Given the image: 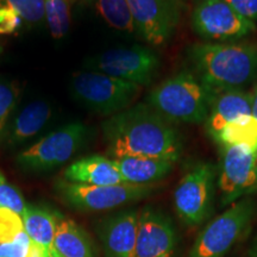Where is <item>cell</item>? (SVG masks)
<instances>
[{
	"instance_id": "6da1fadb",
	"label": "cell",
	"mask_w": 257,
	"mask_h": 257,
	"mask_svg": "<svg viewBox=\"0 0 257 257\" xmlns=\"http://www.w3.org/2000/svg\"><path fill=\"white\" fill-rule=\"evenodd\" d=\"M112 160L153 157L176 162L182 153L181 134L146 102L130 106L101 124Z\"/></svg>"
},
{
	"instance_id": "7a4b0ae2",
	"label": "cell",
	"mask_w": 257,
	"mask_h": 257,
	"mask_svg": "<svg viewBox=\"0 0 257 257\" xmlns=\"http://www.w3.org/2000/svg\"><path fill=\"white\" fill-rule=\"evenodd\" d=\"M187 56L199 79L211 88H242L257 76V46L250 43H195Z\"/></svg>"
},
{
	"instance_id": "3957f363",
	"label": "cell",
	"mask_w": 257,
	"mask_h": 257,
	"mask_svg": "<svg viewBox=\"0 0 257 257\" xmlns=\"http://www.w3.org/2000/svg\"><path fill=\"white\" fill-rule=\"evenodd\" d=\"M216 93L195 74L181 72L154 88L146 104L173 124H205Z\"/></svg>"
},
{
	"instance_id": "277c9868",
	"label": "cell",
	"mask_w": 257,
	"mask_h": 257,
	"mask_svg": "<svg viewBox=\"0 0 257 257\" xmlns=\"http://www.w3.org/2000/svg\"><path fill=\"white\" fill-rule=\"evenodd\" d=\"M141 86L115 79L96 70L76 72L70 80V92L86 108L102 115L126 110L140 94Z\"/></svg>"
},
{
	"instance_id": "5b68a950",
	"label": "cell",
	"mask_w": 257,
	"mask_h": 257,
	"mask_svg": "<svg viewBox=\"0 0 257 257\" xmlns=\"http://www.w3.org/2000/svg\"><path fill=\"white\" fill-rule=\"evenodd\" d=\"M88 128L82 123L64 125L19 154L17 165L25 172H49L72 159L86 142Z\"/></svg>"
},
{
	"instance_id": "8992f818",
	"label": "cell",
	"mask_w": 257,
	"mask_h": 257,
	"mask_svg": "<svg viewBox=\"0 0 257 257\" xmlns=\"http://www.w3.org/2000/svg\"><path fill=\"white\" fill-rule=\"evenodd\" d=\"M216 178V166L201 162L192 167L176 186L175 211L186 224L198 225L211 214Z\"/></svg>"
},
{
	"instance_id": "52a82bcc",
	"label": "cell",
	"mask_w": 257,
	"mask_h": 257,
	"mask_svg": "<svg viewBox=\"0 0 257 257\" xmlns=\"http://www.w3.org/2000/svg\"><path fill=\"white\" fill-rule=\"evenodd\" d=\"M255 211L251 199L233 202L219 217L201 231L189 252V257H221L248 226Z\"/></svg>"
},
{
	"instance_id": "ba28073f",
	"label": "cell",
	"mask_w": 257,
	"mask_h": 257,
	"mask_svg": "<svg viewBox=\"0 0 257 257\" xmlns=\"http://www.w3.org/2000/svg\"><path fill=\"white\" fill-rule=\"evenodd\" d=\"M192 28L206 41H234L256 30V24L244 18L224 0H195Z\"/></svg>"
},
{
	"instance_id": "9c48e42d",
	"label": "cell",
	"mask_w": 257,
	"mask_h": 257,
	"mask_svg": "<svg viewBox=\"0 0 257 257\" xmlns=\"http://www.w3.org/2000/svg\"><path fill=\"white\" fill-rule=\"evenodd\" d=\"M56 187L64 202L76 210L86 212L112 210L140 200L152 192L150 185L133 184L92 186L61 181Z\"/></svg>"
},
{
	"instance_id": "30bf717a",
	"label": "cell",
	"mask_w": 257,
	"mask_h": 257,
	"mask_svg": "<svg viewBox=\"0 0 257 257\" xmlns=\"http://www.w3.org/2000/svg\"><path fill=\"white\" fill-rule=\"evenodd\" d=\"M86 66L142 87L153 81L159 70L160 59L150 48L133 46L106 50Z\"/></svg>"
},
{
	"instance_id": "8fae6325",
	"label": "cell",
	"mask_w": 257,
	"mask_h": 257,
	"mask_svg": "<svg viewBox=\"0 0 257 257\" xmlns=\"http://www.w3.org/2000/svg\"><path fill=\"white\" fill-rule=\"evenodd\" d=\"M220 148L218 187L225 206L257 191V149L242 146Z\"/></svg>"
},
{
	"instance_id": "7c38bea8",
	"label": "cell",
	"mask_w": 257,
	"mask_h": 257,
	"mask_svg": "<svg viewBox=\"0 0 257 257\" xmlns=\"http://www.w3.org/2000/svg\"><path fill=\"white\" fill-rule=\"evenodd\" d=\"M137 34L153 46H163L174 35L181 10L180 0H127Z\"/></svg>"
},
{
	"instance_id": "4fadbf2b",
	"label": "cell",
	"mask_w": 257,
	"mask_h": 257,
	"mask_svg": "<svg viewBox=\"0 0 257 257\" xmlns=\"http://www.w3.org/2000/svg\"><path fill=\"white\" fill-rule=\"evenodd\" d=\"M176 246V232L167 214L153 207L138 213L135 257H172Z\"/></svg>"
},
{
	"instance_id": "5bb4252c",
	"label": "cell",
	"mask_w": 257,
	"mask_h": 257,
	"mask_svg": "<svg viewBox=\"0 0 257 257\" xmlns=\"http://www.w3.org/2000/svg\"><path fill=\"white\" fill-rule=\"evenodd\" d=\"M137 211H123L108 217L99 227L106 257H135L137 240Z\"/></svg>"
},
{
	"instance_id": "9a60e30c",
	"label": "cell",
	"mask_w": 257,
	"mask_h": 257,
	"mask_svg": "<svg viewBox=\"0 0 257 257\" xmlns=\"http://www.w3.org/2000/svg\"><path fill=\"white\" fill-rule=\"evenodd\" d=\"M251 93L243 91L242 88L217 91L205 121V128L212 140L231 121L251 115Z\"/></svg>"
},
{
	"instance_id": "2e32d148",
	"label": "cell",
	"mask_w": 257,
	"mask_h": 257,
	"mask_svg": "<svg viewBox=\"0 0 257 257\" xmlns=\"http://www.w3.org/2000/svg\"><path fill=\"white\" fill-rule=\"evenodd\" d=\"M51 118V106L46 100H34L28 104L6 125L0 136L6 147H17L29 142L40 134Z\"/></svg>"
},
{
	"instance_id": "e0dca14e",
	"label": "cell",
	"mask_w": 257,
	"mask_h": 257,
	"mask_svg": "<svg viewBox=\"0 0 257 257\" xmlns=\"http://www.w3.org/2000/svg\"><path fill=\"white\" fill-rule=\"evenodd\" d=\"M64 179L74 184L112 186L125 184L114 161L101 155H92L70 165L64 172Z\"/></svg>"
},
{
	"instance_id": "ac0fdd59",
	"label": "cell",
	"mask_w": 257,
	"mask_h": 257,
	"mask_svg": "<svg viewBox=\"0 0 257 257\" xmlns=\"http://www.w3.org/2000/svg\"><path fill=\"white\" fill-rule=\"evenodd\" d=\"M125 184L150 185L168 175L174 168L173 161L153 157H121L113 160Z\"/></svg>"
},
{
	"instance_id": "d6986e66",
	"label": "cell",
	"mask_w": 257,
	"mask_h": 257,
	"mask_svg": "<svg viewBox=\"0 0 257 257\" xmlns=\"http://www.w3.org/2000/svg\"><path fill=\"white\" fill-rule=\"evenodd\" d=\"M54 248L62 257H94L87 234L78 224L57 212Z\"/></svg>"
},
{
	"instance_id": "ffe728a7",
	"label": "cell",
	"mask_w": 257,
	"mask_h": 257,
	"mask_svg": "<svg viewBox=\"0 0 257 257\" xmlns=\"http://www.w3.org/2000/svg\"><path fill=\"white\" fill-rule=\"evenodd\" d=\"M22 218H23L25 232L31 240L47 249L54 248L57 212L27 205Z\"/></svg>"
},
{
	"instance_id": "44dd1931",
	"label": "cell",
	"mask_w": 257,
	"mask_h": 257,
	"mask_svg": "<svg viewBox=\"0 0 257 257\" xmlns=\"http://www.w3.org/2000/svg\"><path fill=\"white\" fill-rule=\"evenodd\" d=\"M88 3L111 28L127 34H137L127 0H88Z\"/></svg>"
},
{
	"instance_id": "7402d4cb",
	"label": "cell",
	"mask_w": 257,
	"mask_h": 257,
	"mask_svg": "<svg viewBox=\"0 0 257 257\" xmlns=\"http://www.w3.org/2000/svg\"><path fill=\"white\" fill-rule=\"evenodd\" d=\"M220 147L242 146L257 149V119L252 115L231 121L214 138Z\"/></svg>"
},
{
	"instance_id": "603a6c76",
	"label": "cell",
	"mask_w": 257,
	"mask_h": 257,
	"mask_svg": "<svg viewBox=\"0 0 257 257\" xmlns=\"http://www.w3.org/2000/svg\"><path fill=\"white\" fill-rule=\"evenodd\" d=\"M70 2L72 0H44V11L54 38H62L70 27Z\"/></svg>"
},
{
	"instance_id": "cb8c5ba5",
	"label": "cell",
	"mask_w": 257,
	"mask_h": 257,
	"mask_svg": "<svg viewBox=\"0 0 257 257\" xmlns=\"http://www.w3.org/2000/svg\"><path fill=\"white\" fill-rule=\"evenodd\" d=\"M0 8L14 10L29 24L40 23L46 17L44 0H0Z\"/></svg>"
},
{
	"instance_id": "d4e9b609",
	"label": "cell",
	"mask_w": 257,
	"mask_h": 257,
	"mask_svg": "<svg viewBox=\"0 0 257 257\" xmlns=\"http://www.w3.org/2000/svg\"><path fill=\"white\" fill-rule=\"evenodd\" d=\"M24 231L23 218L10 208L0 207V244L11 243Z\"/></svg>"
},
{
	"instance_id": "484cf974",
	"label": "cell",
	"mask_w": 257,
	"mask_h": 257,
	"mask_svg": "<svg viewBox=\"0 0 257 257\" xmlns=\"http://www.w3.org/2000/svg\"><path fill=\"white\" fill-rule=\"evenodd\" d=\"M19 98V89L15 83L0 79V136L8 125L9 117L15 110Z\"/></svg>"
},
{
	"instance_id": "4316f807",
	"label": "cell",
	"mask_w": 257,
	"mask_h": 257,
	"mask_svg": "<svg viewBox=\"0 0 257 257\" xmlns=\"http://www.w3.org/2000/svg\"><path fill=\"white\" fill-rule=\"evenodd\" d=\"M0 207L10 208L21 216H23L27 208V204L21 192L6 181L2 172H0Z\"/></svg>"
},
{
	"instance_id": "83f0119b",
	"label": "cell",
	"mask_w": 257,
	"mask_h": 257,
	"mask_svg": "<svg viewBox=\"0 0 257 257\" xmlns=\"http://www.w3.org/2000/svg\"><path fill=\"white\" fill-rule=\"evenodd\" d=\"M31 242V238L24 230L14 242L0 244V257H27Z\"/></svg>"
},
{
	"instance_id": "f1b7e54d",
	"label": "cell",
	"mask_w": 257,
	"mask_h": 257,
	"mask_svg": "<svg viewBox=\"0 0 257 257\" xmlns=\"http://www.w3.org/2000/svg\"><path fill=\"white\" fill-rule=\"evenodd\" d=\"M23 24L24 21L17 12L8 8H0V35H14Z\"/></svg>"
},
{
	"instance_id": "f546056e",
	"label": "cell",
	"mask_w": 257,
	"mask_h": 257,
	"mask_svg": "<svg viewBox=\"0 0 257 257\" xmlns=\"http://www.w3.org/2000/svg\"><path fill=\"white\" fill-rule=\"evenodd\" d=\"M244 18L257 23V0H224Z\"/></svg>"
},
{
	"instance_id": "4dcf8cb0",
	"label": "cell",
	"mask_w": 257,
	"mask_h": 257,
	"mask_svg": "<svg viewBox=\"0 0 257 257\" xmlns=\"http://www.w3.org/2000/svg\"><path fill=\"white\" fill-rule=\"evenodd\" d=\"M252 102H251V115L257 119V87L252 93Z\"/></svg>"
},
{
	"instance_id": "1f68e13d",
	"label": "cell",
	"mask_w": 257,
	"mask_h": 257,
	"mask_svg": "<svg viewBox=\"0 0 257 257\" xmlns=\"http://www.w3.org/2000/svg\"><path fill=\"white\" fill-rule=\"evenodd\" d=\"M180 2H181V3H182V4H184V5L186 4V0H180Z\"/></svg>"
},
{
	"instance_id": "d6a6232c",
	"label": "cell",
	"mask_w": 257,
	"mask_h": 257,
	"mask_svg": "<svg viewBox=\"0 0 257 257\" xmlns=\"http://www.w3.org/2000/svg\"><path fill=\"white\" fill-rule=\"evenodd\" d=\"M72 2H75V0H72Z\"/></svg>"
}]
</instances>
